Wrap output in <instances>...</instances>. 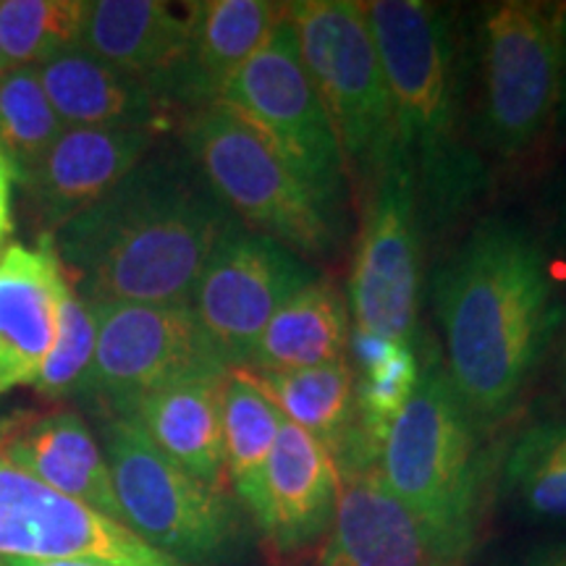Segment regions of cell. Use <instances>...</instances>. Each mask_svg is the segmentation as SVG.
Segmentation results:
<instances>
[{"instance_id": "cell-20", "label": "cell", "mask_w": 566, "mask_h": 566, "mask_svg": "<svg viewBox=\"0 0 566 566\" xmlns=\"http://www.w3.org/2000/svg\"><path fill=\"white\" fill-rule=\"evenodd\" d=\"M283 19L271 0H205L189 6V51L176 105L218 103L229 80L265 45Z\"/></svg>"}, {"instance_id": "cell-26", "label": "cell", "mask_w": 566, "mask_h": 566, "mask_svg": "<svg viewBox=\"0 0 566 566\" xmlns=\"http://www.w3.org/2000/svg\"><path fill=\"white\" fill-rule=\"evenodd\" d=\"M283 415L244 367L221 380V433L226 478L233 495H242L260 475L283 428Z\"/></svg>"}, {"instance_id": "cell-7", "label": "cell", "mask_w": 566, "mask_h": 566, "mask_svg": "<svg viewBox=\"0 0 566 566\" xmlns=\"http://www.w3.org/2000/svg\"><path fill=\"white\" fill-rule=\"evenodd\" d=\"M472 142L504 160L533 150L558 103L554 9L530 0L483 6L472 30Z\"/></svg>"}, {"instance_id": "cell-11", "label": "cell", "mask_w": 566, "mask_h": 566, "mask_svg": "<svg viewBox=\"0 0 566 566\" xmlns=\"http://www.w3.org/2000/svg\"><path fill=\"white\" fill-rule=\"evenodd\" d=\"M97 349L87 399L126 417L145 396L229 373L189 304H92Z\"/></svg>"}, {"instance_id": "cell-33", "label": "cell", "mask_w": 566, "mask_h": 566, "mask_svg": "<svg viewBox=\"0 0 566 566\" xmlns=\"http://www.w3.org/2000/svg\"><path fill=\"white\" fill-rule=\"evenodd\" d=\"M516 566H566V543H551L530 551Z\"/></svg>"}, {"instance_id": "cell-14", "label": "cell", "mask_w": 566, "mask_h": 566, "mask_svg": "<svg viewBox=\"0 0 566 566\" xmlns=\"http://www.w3.org/2000/svg\"><path fill=\"white\" fill-rule=\"evenodd\" d=\"M265 546L275 556H296L325 541L338 504L334 459L292 422H283L271 457L239 495Z\"/></svg>"}, {"instance_id": "cell-22", "label": "cell", "mask_w": 566, "mask_h": 566, "mask_svg": "<svg viewBox=\"0 0 566 566\" xmlns=\"http://www.w3.org/2000/svg\"><path fill=\"white\" fill-rule=\"evenodd\" d=\"M221 380L197 378L155 391L132 409L129 420L181 470L200 483L229 491L221 433Z\"/></svg>"}, {"instance_id": "cell-31", "label": "cell", "mask_w": 566, "mask_h": 566, "mask_svg": "<svg viewBox=\"0 0 566 566\" xmlns=\"http://www.w3.org/2000/svg\"><path fill=\"white\" fill-rule=\"evenodd\" d=\"M13 184H17V171L0 147V254L13 231Z\"/></svg>"}, {"instance_id": "cell-21", "label": "cell", "mask_w": 566, "mask_h": 566, "mask_svg": "<svg viewBox=\"0 0 566 566\" xmlns=\"http://www.w3.org/2000/svg\"><path fill=\"white\" fill-rule=\"evenodd\" d=\"M38 71L63 126L155 132L171 113V105L163 103L145 82L95 59L84 48L61 53Z\"/></svg>"}, {"instance_id": "cell-23", "label": "cell", "mask_w": 566, "mask_h": 566, "mask_svg": "<svg viewBox=\"0 0 566 566\" xmlns=\"http://www.w3.org/2000/svg\"><path fill=\"white\" fill-rule=\"evenodd\" d=\"M349 325L346 296L331 281L317 279L271 317L247 370L294 373L344 359Z\"/></svg>"}, {"instance_id": "cell-34", "label": "cell", "mask_w": 566, "mask_h": 566, "mask_svg": "<svg viewBox=\"0 0 566 566\" xmlns=\"http://www.w3.org/2000/svg\"><path fill=\"white\" fill-rule=\"evenodd\" d=\"M0 566H105V564L82 562V558H45V562H34V558H0Z\"/></svg>"}, {"instance_id": "cell-35", "label": "cell", "mask_w": 566, "mask_h": 566, "mask_svg": "<svg viewBox=\"0 0 566 566\" xmlns=\"http://www.w3.org/2000/svg\"><path fill=\"white\" fill-rule=\"evenodd\" d=\"M558 386L566 394V338L562 344V354H558Z\"/></svg>"}, {"instance_id": "cell-24", "label": "cell", "mask_w": 566, "mask_h": 566, "mask_svg": "<svg viewBox=\"0 0 566 566\" xmlns=\"http://www.w3.org/2000/svg\"><path fill=\"white\" fill-rule=\"evenodd\" d=\"M252 375L279 407L283 420L323 443L336 467L344 462L357 436V399H354L357 378L346 357L310 370Z\"/></svg>"}, {"instance_id": "cell-5", "label": "cell", "mask_w": 566, "mask_h": 566, "mask_svg": "<svg viewBox=\"0 0 566 566\" xmlns=\"http://www.w3.org/2000/svg\"><path fill=\"white\" fill-rule=\"evenodd\" d=\"M124 525L181 566H233L250 551L237 495L200 483L168 459L129 417L101 428Z\"/></svg>"}, {"instance_id": "cell-29", "label": "cell", "mask_w": 566, "mask_h": 566, "mask_svg": "<svg viewBox=\"0 0 566 566\" xmlns=\"http://www.w3.org/2000/svg\"><path fill=\"white\" fill-rule=\"evenodd\" d=\"M97 349V315L92 302L71 286L63 273L59 296V328L51 357L45 359L32 388L48 401L87 399Z\"/></svg>"}, {"instance_id": "cell-6", "label": "cell", "mask_w": 566, "mask_h": 566, "mask_svg": "<svg viewBox=\"0 0 566 566\" xmlns=\"http://www.w3.org/2000/svg\"><path fill=\"white\" fill-rule=\"evenodd\" d=\"M181 139L184 153L239 223L302 260L334 250L336 226L273 142L244 116L223 103L205 105L189 113Z\"/></svg>"}, {"instance_id": "cell-2", "label": "cell", "mask_w": 566, "mask_h": 566, "mask_svg": "<svg viewBox=\"0 0 566 566\" xmlns=\"http://www.w3.org/2000/svg\"><path fill=\"white\" fill-rule=\"evenodd\" d=\"M231 210L187 153H158L51 237L92 304H189Z\"/></svg>"}, {"instance_id": "cell-10", "label": "cell", "mask_w": 566, "mask_h": 566, "mask_svg": "<svg viewBox=\"0 0 566 566\" xmlns=\"http://www.w3.org/2000/svg\"><path fill=\"white\" fill-rule=\"evenodd\" d=\"M365 189V221L346 300L354 328L417 349L424 229L412 174L399 147Z\"/></svg>"}, {"instance_id": "cell-3", "label": "cell", "mask_w": 566, "mask_h": 566, "mask_svg": "<svg viewBox=\"0 0 566 566\" xmlns=\"http://www.w3.org/2000/svg\"><path fill=\"white\" fill-rule=\"evenodd\" d=\"M365 11L422 229L441 231L488 187L485 160L467 137V59L454 17L424 0H373Z\"/></svg>"}, {"instance_id": "cell-28", "label": "cell", "mask_w": 566, "mask_h": 566, "mask_svg": "<svg viewBox=\"0 0 566 566\" xmlns=\"http://www.w3.org/2000/svg\"><path fill=\"white\" fill-rule=\"evenodd\" d=\"M63 129L38 66H17L0 76V147L17 171V184L30 179Z\"/></svg>"}, {"instance_id": "cell-19", "label": "cell", "mask_w": 566, "mask_h": 566, "mask_svg": "<svg viewBox=\"0 0 566 566\" xmlns=\"http://www.w3.org/2000/svg\"><path fill=\"white\" fill-rule=\"evenodd\" d=\"M321 566H438L420 522L380 478L378 467L338 475L334 525Z\"/></svg>"}, {"instance_id": "cell-8", "label": "cell", "mask_w": 566, "mask_h": 566, "mask_svg": "<svg viewBox=\"0 0 566 566\" xmlns=\"http://www.w3.org/2000/svg\"><path fill=\"white\" fill-rule=\"evenodd\" d=\"M302 61L354 179H373L396 150L391 95L378 48L357 0H294L283 6Z\"/></svg>"}, {"instance_id": "cell-12", "label": "cell", "mask_w": 566, "mask_h": 566, "mask_svg": "<svg viewBox=\"0 0 566 566\" xmlns=\"http://www.w3.org/2000/svg\"><path fill=\"white\" fill-rule=\"evenodd\" d=\"M317 279L307 260L233 218L202 268L189 307L226 367L247 370L271 317Z\"/></svg>"}, {"instance_id": "cell-32", "label": "cell", "mask_w": 566, "mask_h": 566, "mask_svg": "<svg viewBox=\"0 0 566 566\" xmlns=\"http://www.w3.org/2000/svg\"><path fill=\"white\" fill-rule=\"evenodd\" d=\"M556 45H558V103L554 122L566 129V3L554 9Z\"/></svg>"}, {"instance_id": "cell-27", "label": "cell", "mask_w": 566, "mask_h": 566, "mask_svg": "<svg viewBox=\"0 0 566 566\" xmlns=\"http://www.w3.org/2000/svg\"><path fill=\"white\" fill-rule=\"evenodd\" d=\"M90 0H0V51L11 69L82 48Z\"/></svg>"}, {"instance_id": "cell-9", "label": "cell", "mask_w": 566, "mask_h": 566, "mask_svg": "<svg viewBox=\"0 0 566 566\" xmlns=\"http://www.w3.org/2000/svg\"><path fill=\"white\" fill-rule=\"evenodd\" d=\"M218 103L229 105L273 142L336 226L346 184L344 153L286 19L231 76Z\"/></svg>"}, {"instance_id": "cell-15", "label": "cell", "mask_w": 566, "mask_h": 566, "mask_svg": "<svg viewBox=\"0 0 566 566\" xmlns=\"http://www.w3.org/2000/svg\"><path fill=\"white\" fill-rule=\"evenodd\" d=\"M155 132L66 126L21 187L34 216L53 237L71 218L90 210L150 155Z\"/></svg>"}, {"instance_id": "cell-1", "label": "cell", "mask_w": 566, "mask_h": 566, "mask_svg": "<svg viewBox=\"0 0 566 566\" xmlns=\"http://www.w3.org/2000/svg\"><path fill=\"white\" fill-rule=\"evenodd\" d=\"M433 310L457 401L478 430L504 420L562 321L541 239L516 218H480L436 268Z\"/></svg>"}, {"instance_id": "cell-16", "label": "cell", "mask_w": 566, "mask_h": 566, "mask_svg": "<svg viewBox=\"0 0 566 566\" xmlns=\"http://www.w3.org/2000/svg\"><path fill=\"white\" fill-rule=\"evenodd\" d=\"M0 462L124 525L101 441L74 409L6 422L0 428Z\"/></svg>"}, {"instance_id": "cell-30", "label": "cell", "mask_w": 566, "mask_h": 566, "mask_svg": "<svg viewBox=\"0 0 566 566\" xmlns=\"http://www.w3.org/2000/svg\"><path fill=\"white\" fill-rule=\"evenodd\" d=\"M394 342H388V338L378 336V334H370V331H363V328H352L349 331V346H346V352H352L354 357V375H363V373H370L375 367H380L386 363L388 357L396 352Z\"/></svg>"}, {"instance_id": "cell-25", "label": "cell", "mask_w": 566, "mask_h": 566, "mask_svg": "<svg viewBox=\"0 0 566 566\" xmlns=\"http://www.w3.org/2000/svg\"><path fill=\"white\" fill-rule=\"evenodd\" d=\"M501 495L533 525L566 527V417L530 424L509 446Z\"/></svg>"}, {"instance_id": "cell-13", "label": "cell", "mask_w": 566, "mask_h": 566, "mask_svg": "<svg viewBox=\"0 0 566 566\" xmlns=\"http://www.w3.org/2000/svg\"><path fill=\"white\" fill-rule=\"evenodd\" d=\"M0 558H82L105 566H181L122 522L0 462Z\"/></svg>"}, {"instance_id": "cell-4", "label": "cell", "mask_w": 566, "mask_h": 566, "mask_svg": "<svg viewBox=\"0 0 566 566\" xmlns=\"http://www.w3.org/2000/svg\"><path fill=\"white\" fill-rule=\"evenodd\" d=\"M480 430L457 401L443 359L430 354L420 380L388 430L378 472L420 522L438 566L462 562L478 537L485 462Z\"/></svg>"}, {"instance_id": "cell-17", "label": "cell", "mask_w": 566, "mask_h": 566, "mask_svg": "<svg viewBox=\"0 0 566 566\" xmlns=\"http://www.w3.org/2000/svg\"><path fill=\"white\" fill-rule=\"evenodd\" d=\"M82 48L145 82L166 105H176L189 51V9L160 0H90Z\"/></svg>"}, {"instance_id": "cell-18", "label": "cell", "mask_w": 566, "mask_h": 566, "mask_svg": "<svg viewBox=\"0 0 566 566\" xmlns=\"http://www.w3.org/2000/svg\"><path fill=\"white\" fill-rule=\"evenodd\" d=\"M61 286L63 268L51 237L38 250L11 244L0 254V396L32 388L51 357Z\"/></svg>"}, {"instance_id": "cell-36", "label": "cell", "mask_w": 566, "mask_h": 566, "mask_svg": "<svg viewBox=\"0 0 566 566\" xmlns=\"http://www.w3.org/2000/svg\"><path fill=\"white\" fill-rule=\"evenodd\" d=\"M6 71H11V63L6 61V55H3V51H0V76L6 74Z\"/></svg>"}]
</instances>
